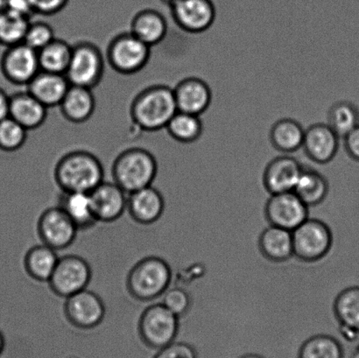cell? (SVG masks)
<instances>
[{
  "mask_svg": "<svg viewBox=\"0 0 359 358\" xmlns=\"http://www.w3.org/2000/svg\"><path fill=\"white\" fill-rule=\"evenodd\" d=\"M30 19L4 11L0 13V44L11 47L24 42Z\"/></svg>",
  "mask_w": 359,
  "mask_h": 358,
  "instance_id": "cell-34",
  "label": "cell"
},
{
  "mask_svg": "<svg viewBox=\"0 0 359 358\" xmlns=\"http://www.w3.org/2000/svg\"><path fill=\"white\" fill-rule=\"evenodd\" d=\"M304 164L297 158L283 154L266 163L264 182L271 194L294 191Z\"/></svg>",
  "mask_w": 359,
  "mask_h": 358,
  "instance_id": "cell-16",
  "label": "cell"
},
{
  "mask_svg": "<svg viewBox=\"0 0 359 358\" xmlns=\"http://www.w3.org/2000/svg\"><path fill=\"white\" fill-rule=\"evenodd\" d=\"M161 299V303L179 318L184 317L191 305L189 293L183 287L177 285L168 287Z\"/></svg>",
  "mask_w": 359,
  "mask_h": 358,
  "instance_id": "cell-36",
  "label": "cell"
},
{
  "mask_svg": "<svg viewBox=\"0 0 359 358\" xmlns=\"http://www.w3.org/2000/svg\"><path fill=\"white\" fill-rule=\"evenodd\" d=\"M6 10V0H0V13Z\"/></svg>",
  "mask_w": 359,
  "mask_h": 358,
  "instance_id": "cell-45",
  "label": "cell"
},
{
  "mask_svg": "<svg viewBox=\"0 0 359 358\" xmlns=\"http://www.w3.org/2000/svg\"><path fill=\"white\" fill-rule=\"evenodd\" d=\"M294 255L304 261H315L329 251L332 243V233L325 223L309 219L292 231Z\"/></svg>",
  "mask_w": 359,
  "mask_h": 358,
  "instance_id": "cell-12",
  "label": "cell"
},
{
  "mask_svg": "<svg viewBox=\"0 0 359 358\" xmlns=\"http://www.w3.org/2000/svg\"><path fill=\"white\" fill-rule=\"evenodd\" d=\"M266 213L272 226L293 231L309 219V207L294 191L279 193L271 195Z\"/></svg>",
  "mask_w": 359,
  "mask_h": 358,
  "instance_id": "cell-13",
  "label": "cell"
},
{
  "mask_svg": "<svg viewBox=\"0 0 359 358\" xmlns=\"http://www.w3.org/2000/svg\"><path fill=\"white\" fill-rule=\"evenodd\" d=\"M165 4H167L168 6L173 5L174 3L179 1V0H161Z\"/></svg>",
  "mask_w": 359,
  "mask_h": 358,
  "instance_id": "cell-46",
  "label": "cell"
},
{
  "mask_svg": "<svg viewBox=\"0 0 359 358\" xmlns=\"http://www.w3.org/2000/svg\"><path fill=\"white\" fill-rule=\"evenodd\" d=\"M151 48L131 32L119 34L108 45L107 60L116 72L132 76L142 71L149 63Z\"/></svg>",
  "mask_w": 359,
  "mask_h": 358,
  "instance_id": "cell-6",
  "label": "cell"
},
{
  "mask_svg": "<svg viewBox=\"0 0 359 358\" xmlns=\"http://www.w3.org/2000/svg\"><path fill=\"white\" fill-rule=\"evenodd\" d=\"M34 14L42 16H54L61 13L69 0H29Z\"/></svg>",
  "mask_w": 359,
  "mask_h": 358,
  "instance_id": "cell-39",
  "label": "cell"
},
{
  "mask_svg": "<svg viewBox=\"0 0 359 358\" xmlns=\"http://www.w3.org/2000/svg\"><path fill=\"white\" fill-rule=\"evenodd\" d=\"M54 177L62 192L90 194L104 181V170L103 164L93 153L75 150L65 154L57 161Z\"/></svg>",
  "mask_w": 359,
  "mask_h": 358,
  "instance_id": "cell-2",
  "label": "cell"
},
{
  "mask_svg": "<svg viewBox=\"0 0 359 358\" xmlns=\"http://www.w3.org/2000/svg\"><path fill=\"white\" fill-rule=\"evenodd\" d=\"M6 345V340L5 336H4L3 333L0 331V355H1L4 349H5Z\"/></svg>",
  "mask_w": 359,
  "mask_h": 358,
  "instance_id": "cell-44",
  "label": "cell"
},
{
  "mask_svg": "<svg viewBox=\"0 0 359 358\" xmlns=\"http://www.w3.org/2000/svg\"><path fill=\"white\" fill-rule=\"evenodd\" d=\"M72 49L73 45L55 38L38 52L41 70L65 75L72 59Z\"/></svg>",
  "mask_w": 359,
  "mask_h": 358,
  "instance_id": "cell-29",
  "label": "cell"
},
{
  "mask_svg": "<svg viewBox=\"0 0 359 358\" xmlns=\"http://www.w3.org/2000/svg\"><path fill=\"white\" fill-rule=\"evenodd\" d=\"M238 358H266L262 355H259V354L257 353H246L244 355L239 357Z\"/></svg>",
  "mask_w": 359,
  "mask_h": 358,
  "instance_id": "cell-43",
  "label": "cell"
},
{
  "mask_svg": "<svg viewBox=\"0 0 359 358\" xmlns=\"http://www.w3.org/2000/svg\"><path fill=\"white\" fill-rule=\"evenodd\" d=\"M328 125L339 138L344 139L359 125V110L348 101H339L328 111Z\"/></svg>",
  "mask_w": 359,
  "mask_h": 358,
  "instance_id": "cell-31",
  "label": "cell"
},
{
  "mask_svg": "<svg viewBox=\"0 0 359 358\" xmlns=\"http://www.w3.org/2000/svg\"><path fill=\"white\" fill-rule=\"evenodd\" d=\"M154 358H198V353L190 343L177 340L159 350Z\"/></svg>",
  "mask_w": 359,
  "mask_h": 358,
  "instance_id": "cell-38",
  "label": "cell"
},
{
  "mask_svg": "<svg viewBox=\"0 0 359 358\" xmlns=\"http://www.w3.org/2000/svg\"><path fill=\"white\" fill-rule=\"evenodd\" d=\"M304 164V163H302ZM329 191V182L318 168L304 164L294 192L308 207L314 206L325 199Z\"/></svg>",
  "mask_w": 359,
  "mask_h": 358,
  "instance_id": "cell-25",
  "label": "cell"
},
{
  "mask_svg": "<svg viewBox=\"0 0 359 358\" xmlns=\"http://www.w3.org/2000/svg\"><path fill=\"white\" fill-rule=\"evenodd\" d=\"M344 149L348 156L359 163V125L344 138Z\"/></svg>",
  "mask_w": 359,
  "mask_h": 358,
  "instance_id": "cell-40",
  "label": "cell"
},
{
  "mask_svg": "<svg viewBox=\"0 0 359 358\" xmlns=\"http://www.w3.org/2000/svg\"><path fill=\"white\" fill-rule=\"evenodd\" d=\"M168 29L166 18L154 9L140 11L133 18L130 26V32L150 48L163 41Z\"/></svg>",
  "mask_w": 359,
  "mask_h": 358,
  "instance_id": "cell-24",
  "label": "cell"
},
{
  "mask_svg": "<svg viewBox=\"0 0 359 358\" xmlns=\"http://www.w3.org/2000/svg\"><path fill=\"white\" fill-rule=\"evenodd\" d=\"M170 7L175 23L187 33H203L216 20L212 0H179Z\"/></svg>",
  "mask_w": 359,
  "mask_h": 358,
  "instance_id": "cell-14",
  "label": "cell"
},
{
  "mask_svg": "<svg viewBox=\"0 0 359 358\" xmlns=\"http://www.w3.org/2000/svg\"><path fill=\"white\" fill-rule=\"evenodd\" d=\"M173 271L166 259L149 256L140 259L126 277V289L130 296L140 303L159 299L171 286Z\"/></svg>",
  "mask_w": 359,
  "mask_h": 358,
  "instance_id": "cell-3",
  "label": "cell"
},
{
  "mask_svg": "<svg viewBox=\"0 0 359 358\" xmlns=\"http://www.w3.org/2000/svg\"><path fill=\"white\" fill-rule=\"evenodd\" d=\"M305 130L294 119L283 118L274 123L270 131V142L278 152L291 154L304 145Z\"/></svg>",
  "mask_w": 359,
  "mask_h": 358,
  "instance_id": "cell-27",
  "label": "cell"
},
{
  "mask_svg": "<svg viewBox=\"0 0 359 358\" xmlns=\"http://www.w3.org/2000/svg\"><path fill=\"white\" fill-rule=\"evenodd\" d=\"M10 97L0 88V121L9 117Z\"/></svg>",
  "mask_w": 359,
  "mask_h": 358,
  "instance_id": "cell-42",
  "label": "cell"
},
{
  "mask_svg": "<svg viewBox=\"0 0 359 358\" xmlns=\"http://www.w3.org/2000/svg\"><path fill=\"white\" fill-rule=\"evenodd\" d=\"M63 311L70 324L83 331L97 328L107 314L101 297L87 289L67 298Z\"/></svg>",
  "mask_w": 359,
  "mask_h": 358,
  "instance_id": "cell-11",
  "label": "cell"
},
{
  "mask_svg": "<svg viewBox=\"0 0 359 358\" xmlns=\"http://www.w3.org/2000/svg\"><path fill=\"white\" fill-rule=\"evenodd\" d=\"M103 53L97 45L80 41L73 45L72 59L65 76L70 85L93 90L100 85L104 75Z\"/></svg>",
  "mask_w": 359,
  "mask_h": 358,
  "instance_id": "cell-7",
  "label": "cell"
},
{
  "mask_svg": "<svg viewBox=\"0 0 359 358\" xmlns=\"http://www.w3.org/2000/svg\"><path fill=\"white\" fill-rule=\"evenodd\" d=\"M0 69L13 85L27 86L41 71L38 52L24 42L7 47L0 60Z\"/></svg>",
  "mask_w": 359,
  "mask_h": 358,
  "instance_id": "cell-9",
  "label": "cell"
},
{
  "mask_svg": "<svg viewBox=\"0 0 359 358\" xmlns=\"http://www.w3.org/2000/svg\"><path fill=\"white\" fill-rule=\"evenodd\" d=\"M96 98L89 88L70 85L59 105L63 118L73 124L90 121L96 111Z\"/></svg>",
  "mask_w": 359,
  "mask_h": 358,
  "instance_id": "cell-22",
  "label": "cell"
},
{
  "mask_svg": "<svg viewBox=\"0 0 359 358\" xmlns=\"http://www.w3.org/2000/svg\"><path fill=\"white\" fill-rule=\"evenodd\" d=\"M59 261L57 251L43 244L35 245L24 258L27 275L38 282H48Z\"/></svg>",
  "mask_w": 359,
  "mask_h": 358,
  "instance_id": "cell-26",
  "label": "cell"
},
{
  "mask_svg": "<svg viewBox=\"0 0 359 358\" xmlns=\"http://www.w3.org/2000/svg\"><path fill=\"white\" fill-rule=\"evenodd\" d=\"M57 206L65 212L79 231L93 229L98 223L88 193L61 192Z\"/></svg>",
  "mask_w": 359,
  "mask_h": 358,
  "instance_id": "cell-23",
  "label": "cell"
},
{
  "mask_svg": "<svg viewBox=\"0 0 359 358\" xmlns=\"http://www.w3.org/2000/svg\"><path fill=\"white\" fill-rule=\"evenodd\" d=\"M91 278L93 270L86 259L79 255H66L59 258L48 283L55 296L67 299L86 289Z\"/></svg>",
  "mask_w": 359,
  "mask_h": 358,
  "instance_id": "cell-8",
  "label": "cell"
},
{
  "mask_svg": "<svg viewBox=\"0 0 359 358\" xmlns=\"http://www.w3.org/2000/svg\"><path fill=\"white\" fill-rule=\"evenodd\" d=\"M166 130L175 142L191 144L202 136L203 125L200 116L178 111L168 123Z\"/></svg>",
  "mask_w": 359,
  "mask_h": 358,
  "instance_id": "cell-30",
  "label": "cell"
},
{
  "mask_svg": "<svg viewBox=\"0 0 359 358\" xmlns=\"http://www.w3.org/2000/svg\"><path fill=\"white\" fill-rule=\"evenodd\" d=\"M259 247L272 261H286L294 255L293 234L291 230L270 224L260 236Z\"/></svg>",
  "mask_w": 359,
  "mask_h": 358,
  "instance_id": "cell-28",
  "label": "cell"
},
{
  "mask_svg": "<svg viewBox=\"0 0 359 358\" xmlns=\"http://www.w3.org/2000/svg\"><path fill=\"white\" fill-rule=\"evenodd\" d=\"M79 230L59 206L44 210L39 217L37 233L41 244L62 251L72 247Z\"/></svg>",
  "mask_w": 359,
  "mask_h": 358,
  "instance_id": "cell-10",
  "label": "cell"
},
{
  "mask_svg": "<svg viewBox=\"0 0 359 358\" xmlns=\"http://www.w3.org/2000/svg\"><path fill=\"white\" fill-rule=\"evenodd\" d=\"M158 174L156 158L142 147H131L116 158L111 167L112 178L126 194L153 184Z\"/></svg>",
  "mask_w": 359,
  "mask_h": 358,
  "instance_id": "cell-4",
  "label": "cell"
},
{
  "mask_svg": "<svg viewBox=\"0 0 359 358\" xmlns=\"http://www.w3.org/2000/svg\"><path fill=\"white\" fill-rule=\"evenodd\" d=\"M339 137L327 124H315L305 130L304 149L306 156L316 165L332 163L339 150Z\"/></svg>",
  "mask_w": 359,
  "mask_h": 358,
  "instance_id": "cell-17",
  "label": "cell"
},
{
  "mask_svg": "<svg viewBox=\"0 0 359 358\" xmlns=\"http://www.w3.org/2000/svg\"><path fill=\"white\" fill-rule=\"evenodd\" d=\"M55 39V32L50 25L37 21L30 22L24 39V43L39 52Z\"/></svg>",
  "mask_w": 359,
  "mask_h": 358,
  "instance_id": "cell-37",
  "label": "cell"
},
{
  "mask_svg": "<svg viewBox=\"0 0 359 358\" xmlns=\"http://www.w3.org/2000/svg\"><path fill=\"white\" fill-rule=\"evenodd\" d=\"M298 358H344V349L333 336L318 335L302 345Z\"/></svg>",
  "mask_w": 359,
  "mask_h": 358,
  "instance_id": "cell-32",
  "label": "cell"
},
{
  "mask_svg": "<svg viewBox=\"0 0 359 358\" xmlns=\"http://www.w3.org/2000/svg\"><path fill=\"white\" fill-rule=\"evenodd\" d=\"M27 132L11 117L0 121V150L13 153L22 149L27 142Z\"/></svg>",
  "mask_w": 359,
  "mask_h": 358,
  "instance_id": "cell-35",
  "label": "cell"
},
{
  "mask_svg": "<svg viewBox=\"0 0 359 358\" xmlns=\"http://www.w3.org/2000/svg\"><path fill=\"white\" fill-rule=\"evenodd\" d=\"M177 111L174 90L163 84L140 91L130 106L133 125L140 131L147 132L166 129Z\"/></svg>",
  "mask_w": 359,
  "mask_h": 358,
  "instance_id": "cell-1",
  "label": "cell"
},
{
  "mask_svg": "<svg viewBox=\"0 0 359 358\" xmlns=\"http://www.w3.org/2000/svg\"><path fill=\"white\" fill-rule=\"evenodd\" d=\"M90 196L98 223H114L128 210V194L114 181H104Z\"/></svg>",
  "mask_w": 359,
  "mask_h": 358,
  "instance_id": "cell-15",
  "label": "cell"
},
{
  "mask_svg": "<svg viewBox=\"0 0 359 358\" xmlns=\"http://www.w3.org/2000/svg\"><path fill=\"white\" fill-rule=\"evenodd\" d=\"M9 117L27 131H33L47 121L48 108L27 90L10 97Z\"/></svg>",
  "mask_w": 359,
  "mask_h": 358,
  "instance_id": "cell-21",
  "label": "cell"
},
{
  "mask_svg": "<svg viewBox=\"0 0 359 358\" xmlns=\"http://www.w3.org/2000/svg\"><path fill=\"white\" fill-rule=\"evenodd\" d=\"M26 87L28 92L48 109L59 107L70 83L65 75L41 70Z\"/></svg>",
  "mask_w": 359,
  "mask_h": 358,
  "instance_id": "cell-20",
  "label": "cell"
},
{
  "mask_svg": "<svg viewBox=\"0 0 359 358\" xmlns=\"http://www.w3.org/2000/svg\"><path fill=\"white\" fill-rule=\"evenodd\" d=\"M166 201L163 193L149 187L140 189L128 195V212L131 219L142 226H151L163 217Z\"/></svg>",
  "mask_w": 359,
  "mask_h": 358,
  "instance_id": "cell-18",
  "label": "cell"
},
{
  "mask_svg": "<svg viewBox=\"0 0 359 358\" xmlns=\"http://www.w3.org/2000/svg\"><path fill=\"white\" fill-rule=\"evenodd\" d=\"M335 310L341 324L359 333V286L348 287L339 294Z\"/></svg>",
  "mask_w": 359,
  "mask_h": 358,
  "instance_id": "cell-33",
  "label": "cell"
},
{
  "mask_svg": "<svg viewBox=\"0 0 359 358\" xmlns=\"http://www.w3.org/2000/svg\"><path fill=\"white\" fill-rule=\"evenodd\" d=\"M6 10L27 19L34 14L29 0H6Z\"/></svg>",
  "mask_w": 359,
  "mask_h": 358,
  "instance_id": "cell-41",
  "label": "cell"
},
{
  "mask_svg": "<svg viewBox=\"0 0 359 358\" xmlns=\"http://www.w3.org/2000/svg\"><path fill=\"white\" fill-rule=\"evenodd\" d=\"M179 329V317L161 303L150 305L139 319L140 338L152 349L161 350L177 341Z\"/></svg>",
  "mask_w": 359,
  "mask_h": 358,
  "instance_id": "cell-5",
  "label": "cell"
},
{
  "mask_svg": "<svg viewBox=\"0 0 359 358\" xmlns=\"http://www.w3.org/2000/svg\"><path fill=\"white\" fill-rule=\"evenodd\" d=\"M174 94L178 111L201 116L210 106L212 92L203 80L188 77L175 88Z\"/></svg>",
  "mask_w": 359,
  "mask_h": 358,
  "instance_id": "cell-19",
  "label": "cell"
}]
</instances>
